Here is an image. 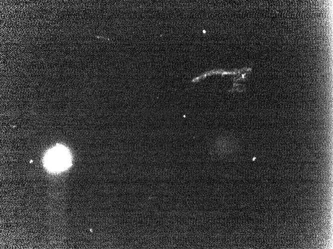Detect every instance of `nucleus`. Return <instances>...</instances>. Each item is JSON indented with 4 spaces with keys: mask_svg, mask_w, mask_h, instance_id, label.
<instances>
[{
    "mask_svg": "<svg viewBox=\"0 0 333 249\" xmlns=\"http://www.w3.org/2000/svg\"><path fill=\"white\" fill-rule=\"evenodd\" d=\"M46 162L48 166L53 169H62L68 166L69 158L65 150L57 148L48 154Z\"/></svg>",
    "mask_w": 333,
    "mask_h": 249,
    "instance_id": "obj_1",
    "label": "nucleus"
}]
</instances>
